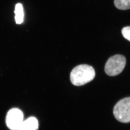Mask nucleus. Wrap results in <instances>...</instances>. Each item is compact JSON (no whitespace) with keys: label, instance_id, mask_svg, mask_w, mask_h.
<instances>
[{"label":"nucleus","instance_id":"obj_6","mask_svg":"<svg viewBox=\"0 0 130 130\" xmlns=\"http://www.w3.org/2000/svg\"><path fill=\"white\" fill-rule=\"evenodd\" d=\"M15 13L16 14L15 20L17 23L21 24L23 20V9L22 5L20 4L16 5Z\"/></svg>","mask_w":130,"mask_h":130},{"label":"nucleus","instance_id":"obj_1","mask_svg":"<svg viewBox=\"0 0 130 130\" xmlns=\"http://www.w3.org/2000/svg\"><path fill=\"white\" fill-rule=\"evenodd\" d=\"M95 76V72L92 67L81 64L72 70L70 73V80L73 85L81 86L92 81Z\"/></svg>","mask_w":130,"mask_h":130},{"label":"nucleus","instance_id":"obj_2","mask_svg":"<svg viewBox=\"0 0 130 130\" xmlns=\"http://www.w3.org/2000/svg\"><path fill=\"white\" fill-rule=\"evenodd\" d=\"M125 64L126 59L124 56L120 54L113 56L107 61L105 71L109 76H116L123 71Z\"/></svg>","mask_w":130,"mask_h":130},{"label":"nucleus","instance_id":"obj_8","mask_svg":"<svg viewBox=\"0 0 130 130\" xmlns=\"http://www.w3.org/2000/svg\"><path fill=\"white\" fill-rule=\"evenodd\" d=\"M122 33L126 39L130 41V26L124 27L122 30Z\"/></svg>","mask_w":130,"mask_h":130},{"label":"nucleus","instance_id":"obj_3","mask_svg":"<svg viewBox=\"0 0 130 130\" xmlns=\"http://www.w3.org/2000/svg\"><path fill=\"white\" fill-rule=\"evenodd\" d=\"M113 113L119 121L130 123V97L120 100L115 106Z\"/></svg>","mask_w":130,"mask_h":130},{"label":"nucleus","instance_id":"obj_5","mask_svg":"<svg viewBox=\"0 0 130 130\" xmlns=\"http://www.w3.org/2000/svg\"><path fill=\"white\" fill-rule=\"evenodd\" d=\"M38 120L32 117L24 120L17 130H38Z\"/></svg>","mask_w":130,"mask_h":130},{"label":"nucleus","instance_id":"obj_7","mask_svg":"<svg viewBox=\"0 0 130 130\" xmlns=\"http://www.w3.org/2000/svg\"><path fill=\"white\" fill-rule=\"evenodd\" d=\"M116 7L120 10H127L130 9V0H115Z\"/></svg>","mask_w":130,"mask_h":130},{"label":"nucleus","instance_id":"obj_4","mask_svg":"<svg viewBox=\"0 0 130 130\" xmlns=\"http://www.w3.org/2000/svg\"><path fill=\"white\" fill-rule=\"evenodd\" d=\"M23 119L22 112L17 108H13L6 115V125L11 130H17L23 122Z\"/></svg>","mask_w":130,"mask_h":130}]
</instances>
